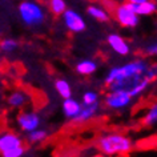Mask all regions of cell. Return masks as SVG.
I'll return each mask as SVG.
<instances>
[{
    "label": "cell",
    "instance_id": "1",
    "mask_svg": "<svg viewBox=\"0 0 157 157\" xmlns=\"http://www.w3.org/2000/svg\"><path fill=\"white\" fill-rule=\"evenodd\" d=\"M96 147L104 156H125L135 149V143L121 132H105L97 137Z\"/></svg>",
    "mask_w": 157,
    "mask_h": 157
},
{
    "label": "cell",
    "instance_id": "10",
    "mask_svg": "<svg viewBox=\"0 0 157 157\" xmlns=\"http://www.w3.org/2000/svg\"><path fill=\"white\" fill-rule=\"evenodd\" d=\"M31 100H32V96L27 91H24V89H13L7 96V105L11 109L20 111V109H24L27 105H29Z\"/></svg>",
    "mask_w": 157,
    "mask_h": 157
},
{
    "label": "cell",
    "instance_id": "14",
    "mask_svg": "<svg viewBox=\"0 0 157 157\" xmlns=\"http://www.w3.org/2000/svg\"><path fill=\"white\" fill-rule=\"evenodd\" d=\"M128 4L140 17L141 16H151V15H155L157 12V4L155 2H152V0H147V2L140 3V4H133V3H128Z\"/></svg>",
    "mask_w": 157,
    "mask_h": 157
},
{
    "label": "cell",
    "instance_id": "21",
    "mask_svg": "<svg viewBox=\"0 0 157 157\" xmlns=\"http://www.w3.org/2000/svg\"><path fill=\"white\" fill-rule=\"evenodd\" d=\"M48 8L55 16H61L67 10V3L65 0H48Z\"/></svg>",
    "mask_w": 157,
    "mask_h": 157
},
{
    "label": "cell",
    "instance_id": "6",
    "mask_svg": "<svg viewBox=\"0 0 157 157\" xmlns=\"http://www.w3.org/2000/svg\"><path fill=\"white\" fill-rule=\"evenodd\" d=\"M135 99L131 96V93L124 89H113L108 91L104 97L105 107L111 111H124L128 109L133 104Z\"/></svg>",
    "mask_w": 157,
    "mask_h": 157
},
{
    "label": "cell",
    "instance_id": "8",
    "mask_svg": "<svg viewBox=\"0 0 157 157\" xmlns=\"http://www.w3.org/2000/svg\"><path fill=\"white\" fill-rule=\"evenodd\" d=\"M116 21L124 28H136L140 24V16L129 7L128 3L117 6L113 11Z\"/></svg>",
    "mask_w": 157,
    "mask_h": 157
},
{
    "label": "cell",
    "instance_id": "25",
    "mask_svg": "<svg viewBox=\"0 0 157 157\" xmlns=\"http://www.w3.org/2000/svg\"><path fill=\"white\" fill-rule=\"evenodd\" d=\"M128 3H133V4H140V3H144L147 0H127Z\"/></svg>",
    "mask_w": 157,
    "mask_h": 157
},
{
    "label": "cell",
    "instance_id": "24",
    "mask_svg": "<svg viewBox=\"0 0 157 157\" xmlns=\"http://www.w3.org/2000/svg\"><path fill=\"white\" fill-rule=\"evenodd\" d=\"M145 53L148 56H157V43H153V44L148 45L145 48Z\"/></svg>",
    "mask_w": 157,
    "mask_h": 157
},
{
    "label": "cell",
    "instance_id": "4",
    "mask_svg": "<svg viewBox=\"0 0 157 157\" xmlns=\"http://www.w3.org/2000/svg\"><path fill=\"white\" fill-rule=\"evenodd\" d=\"M21 23L29 28H37L45 23L47 12L40 3L35 0H23L17 7Z\"/></svg>",
    "mask_w": 157,
    "mask_h": 157
},
{
    "label": "cell",
    "instance_id": "16",
    "mask_svg": "<svg viewBox=\"0 0 157 157\" xmlns=\"http://www.w3.org/2000/svg\"><path fill=\"white\" fill-rule=\"evenodd\" d=\"M97 68H99V64L96 60H92V59H84L75 65L76 72L81 76H91L96 72Z\"/></svg>",
    "mask_w": 157,
    "mask_h": 157
},
{
    "label": "cell",
    "instance_id": "17",
    "mask_svg": "<svg viewBox=\"0 0 157 157\" xmlns=\"http://www.w3.org/2000/svg\"><path fill=\"white\" fill-rule=\"evenodd\" d=\"M87 15L89 17H92L93 20L100 21V23H107L109 20V12L104 7L99 4H91L87 7Z\"/></svg>",
    "mask_w": 157,
    "mask_h": 157
},
{
    "label": "cell",
    "instance_id": "26",
    "mask_svg": "<svg viewBox=\"0 0 157 157\" xmlns=\"http://www.w3.org/2000/svg\"><path fill=\"white\" fill-rule=\"evenodd\" d=\"M87 2H91V0H87Z\"/></svg>",
    "mask_w": 157,
    "mask_h": 157
},
{
    "label": "cell",
    "instance_id": "2",
    "mask_svg": "<svg viewBox=\"0 0 157 157\" xmlns=\"http://www.w3.org/2000/svg\"><path fill=\"white\" fill-rule=\"evenodd\" d=\"M149 67V61L144 57H137L133 60L125 63L123 65L119 67H113L108 71V73L104 77V84L105 87H108L109 84L115 83L117 80L121 78H127L133 75H144L147 68Z\"/></svg>",
    "mask_w": 157,
    "mask_h": 157
},
{
    "label": "cell",
    "instance_id": "13",
    "mask_svg": "<svg viewBox=\"0 0 157 157\" xmlns=\"http://www.w3.org/2000/svg\"><path fill=\"white\" fill-rule=\"evenodd\" d=\"M83 104L80 101H77L73 97H68V99H63V104H61V109H63V115H64L67 119L72 121L75 117L78 115Z\"/></svg>",
    "mask_w": 157,
    "mask_h": 157
},
{
    "label": "cell",
    "instance_id": "7",
    "mask_svg": "<svg viewBox=\"0 0 157 157\" xmlns=\"http://www.w3.org/2000/svg\"><path fill=\"white\" fill-rule=\"evenodd\" d=\"M41 116L35 109H20L15 117L16 128L21 133L27 135L28 132L33 131L39 127H41Z\"/></svg>",
    "mask_w": 157,
    "mask_h": 157
},
{
    "label": "cell",
    "instance_id": "3",
    "mask_svg": "<svg viewBox=\"0 0 157 157\" xmlns=\"http://www.w3.org/2000/svg\"><path fill=\"white\" fill-rule=\"evenodd\" d=\"M27 153L25 140L20 133L12 129L0 131V156L3 157H23Z\"/></svg>",
    "mask_w": 157,
    "mask_h": 157
},
{
    "label": "cell",
    "instance_id": "22",
    "mask_svg": "<svg viewBox=\"0 0 157 157\" xmlns=\"http://www.w3.org/2000/svg\"><path fill=\"white\" fill-rule=\"evenodd\" d=\"M99 93L96 91H87L81 96V104L83 105H91L95 103H99Z\"/></svg>",
    "mask_w": 157,
    "mask_h": 157
},
{
    "label": "cell",
    "instance_id": "15",
    "mask_svg": "<svg viewBox=\"0 0 157 157\" xmlns=\"http://www.w3.org/2000/svg\"><path fill=\"white\" fill-rule=\"evenodd\" d=\"M141 124L145 128L157 127V101L145 108L143 116H141Z\"/></svg>",
    "mask_w": 157,
    "mask_h": 157
},
{
    "label": "cell",
    "instance_id": "11",
    "mask_svg": "<svg viewBox=\"0 0 157 157\" xmlns=\"http://www.w3.org/2000/svg\"><path fill=\"white\" fill-rule=\"evenodd\" d=\"M107 44L119 56H128L131 53V45L119 33H109L107 36Z\"/></svg>",
    "mask_w": 157,
    "mask_h": 157
},
{
    "label": "cell",
    "instance_id": "20",
    "mask_svg": "<svg viewBox=\"0 0 157 157\" xmlns=\"http://www.w3.org/2000/svg\"><path fill=\"white\" fill-rule=\"evenodd\" d=\"M19 48V41L13 37H4L0 40V52L3 53H13Z\"/></svg>",
    "mask_w": 157,
    "mask_h": 157
},
{
    "label": "cell",
    "instance_id": "9",
    "mask_svg": "<svg viewBox=\"0 0 157 157\" xmlns=\"http://www.w3.org/2000/svg\"><path fill=\"white\" fill-rule=\"evenodd\" d=\"M64 27L69 32L72 33H81L87 29V24H85L83 16L75 10L67 8L61 15Z\"/></svg>",
    "mask_w": 157,
    "mask_h": 157
},
{
    "label": "cell",
    "instance_id": "12",
    "mask_svg": "<svg viewBox=\"0 0 157 157\" xmlns=\"http://www.w3.org/2000/svg\"><path fill=\"white\" fill-rule=\"evenodd\" d=\"M99 111H100V101L99 103H95V104H91V105H83L80 112H78V115L75 117L72 121L77 125H83L85 123H89V121H92L97 116Z\"/></svg>",
    "mask_w": 157,
    "mask_h": 157
},
{
    "label": "cell",
    "instance_id": "18",
    "mask_svg": "<svg viewBox=\"0 0 157 157\" xmlns=\"http://www.w3.org/2000/svg\"><path fill=\"white\" fill-rule=\"evenodd\" d=\"M27 139L25 141L28 144L31 145H39V144H43L44 141L48 139V136H49V133L47 129H43V128H36V129H33V131H31L27 133Z\"/></svg>",
    "mask_w": 157,
    "mask_h": 157
},
{
    "label": "cell",
    "instance_id": "23",
    "mask_svg": "<svg viewBox=\"0 0 157 157\" xmlns=\"http://www.w3.org/2000/svg\"><path fill=\"white\" fill-rule=\"evenodd\" d=\"M144 76L145 78H147L148 81H155L156 78H157V65H151L149 64V67L147 68V71H145V73H144Z\"/></svg>",
    "mask_w": 157,
    "mask_h": 157
},
{
    "label": "cell",
    "instance_id": "5",
    "mask_svg": "<svg viewBox=\"0 0 157 157\" xmlns=\"http://www.w3.org/2000/svg\"><path fill=\"white\" fill-rule=\"evenodd\" d=\"M149 85H151V81H148L144 75H133V76L121 78V80H117L115 83L109 84L107 88H108V91H113V89H124V91H128L131 93V96L136 100L140 96L144 95L145 91L149 88Z\"/></svg>",
    "mask_w": 157,
    "mask_h": 157
},
{
    "label": "cell",
    "instance_id": "19",
    "mask_svg": "<svg viewBox=\"0 0 157 157\" xmlns=\"http://www.w3.org/2000/svg\"><path fill=\"white\" fill-rule=\"evenodd\" d=\"M53 87L56 89V92L59 93V96L63 97V99L72 97V87H71L69 81H67L65 78H57V80H55Z\"/></svg>",
    "mask_w": 157,
    "mask_h": 157
}]
</instances>
